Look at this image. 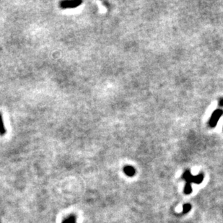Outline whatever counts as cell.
<instances>
[{
	"label": "cell",
	"instance_id": "6da1fadb",
	"mask_svg": "<svg viewBox=\"0 0 223 223\" xmlns=\"http://www.w3.org/2000/svg\"><path fill=\"white\" fill-rule=\"evenodd\" d=\"M182 178L186 181L183 192H184L185 194L188 195V194H190L192 192V185H191L192 183H196V184H200L201 183H202L203 180H204V174L200 173L196 176H194V175H192L189 170H186L183 173Z\"/></svg>",
	"mask_w": 223,
	"mask_h": 223
},
{
	"label": "cell",
	"instance_id": "ba28073f",
	"mask_svg": "<svg viewBox=\"0 0 223 223\" xmlns=\"http://www.w3.org/2000/svg\"><path fill=\"white\" fill-rule=\"evenodd\" d=\"M219 106H222V107H223V99H220L219 101Z\"/></svg>",
	"mask_w": 223,
	"mask_h": 223
},
{
	"label": "cell",
	"instance_id": "8992f818",
	"mask_svg": "<svg viewBox=\"0 0 223 223\" xmlns=\"http://www.w3.org/2000/svg\"><path fill=\"white\" fill-rule=\"evenodd\" d=\"M5 134H6L5 127H4V122H3L2 116H1V114L0 113V135H1V136H4Z\"/></svg>",
	"mask_w": 223,
	"mask_h": 223
},
{
	"label": "cell",
	"instance_id": "3957f363",
	"mask_svg": "<svg viewBox=\"0 0 223 223\" xmlns=\"http://www.w3.org/2000/svg\"><path fill=\"white\" fill-rule=\"evenodd\" d=\"M82 4L81 1H64L60 3V7L62 9L75 8Z\"/></svg>",
	"mask_w": 223,
	"mask_h": 223
},
{
	"label": "cell",
	"instance_id": "7a4b0ae2",
	"mask_svg": "<svg viewBox=\"0 0 223 223\" xmlns=\"http://www.w3.org/2000/svg\"><path fill=\"white\" fill-rule=\"evenodd\" d=\"M223 115V110L222 109H217L212 113L211 118L209 121V127L214 128L217 124V121L220 119V117Z\"/></svg>",
	"mask_w": 223,
	"mask_h": 223
},
{
	"label": "cell",
	"instance_id": "52a82bcc",
	"mask_svg": "<svg viewBox=\"0 0 223 223\" xmlns=\"http://www.w3.org/2000/svg\"><path fill=\"white\" fill-rule=\"evenodd\" d=\"M192 209V205L190 204H185L183 206V212L181 214H186L189 212H190Z\"/></svg>",
	"mask_w": 223,
	"mask_h": 223
},
{
	"label": "cell",
	"instance_id": "5b68a950",
	"mask_svg": "<svg viewBox=\"0 0 223 223\" xmlns=\"http://www.w3.org/2000/svg\"><path fill=\"white\" fill-rule=\"evenodd\" d=\"M62 223H76V216L74 215H70L64 218Z\"/></svg>",
	"mask_w": 223,
	"mask_h": 223
},
{
	"label": "cell",
	"instance_id": "277c9868",
	"mask_svg": "<svg viewBox=\"0 0 223 223\" xmlns=\"http://www.w3.org/2000/svg\"><path fill=\"white\" fill-rule=\"evenodd\" d=\"M124 171V173L129 177H132L134 176L136 173V170L133 166H131V165H127L123 169Z\"/></svg>",
	"mask_w": 223,
	"mask_h": 223
}]
</instances>
